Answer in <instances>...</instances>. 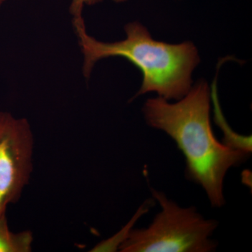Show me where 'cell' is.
Masks as SVG:
<instances>
[{
  "label": "cell",
  "instance_id": "cell-1",
  "mask_svg": "<svg viewBox=\"0 0 252 252\" xmlns=\"http://www.w3.org/2000/svg\"><path fill=\"white\" fill-rule=\"evenodd\" d=\"M210 98L208 84L200 81L177 102L150 98L142 111L148 126L171 137L185 156L187 178L203 189L212 207L220 208L225 203V176L250 154L217 140L210 122Z\"/></svg>",
  "mask_w": 252,
  "mask_h": 252
},
{
  "label": "cell",
  "instance_id": "cell-8",
  "mask_svg": "<svg viewBox=\"0 0 252 252\" xmlns=\"http://www.w3.org/2000/svg\"><path fill=\"white\" fill-rule=\"evenodd\" d=\"M102 0H72L69 6V13L72 18L82 17L84 8L86 6H93L100 2Z\"/></svg>",
  "mask_w": 252,
  "mask_h": 252
},
{
  "label": "cell",
  "instance_id": "cell-2",
  "mask_svg": "<svg viewBox=\"0 0 252 252\" xmlns=\"http://www.w3.org/2000/svg\"><path fill=\"white\" fill-rule=\"evenodd\" d=\"M73 26L83 54V74L89 77L96 63L111 57L128 60L140 69L142 86L133 98L148 93L171 100L182 99L192 88V73L200 63L191 41L172 44L156 40L139 22L125 26L126 39L103 42L91 36L82 17L73 18Z\"/></svg>",
  "mask_w": 252,
  "mask_h": 252
},
{
  "label": "cell",
  "instance_id": "cell-9",
  "mask_svg": "<svg viewBox=\"0 0 252 252\" xmlns=\"http://www.w3.org/2000/svg\"><path fill=\"white\" fill-rule=\"evenodd\" d=\"M113 1H115L117 3H122L124 2V1H127V0H113Z\"/></svg>",
  "mask_w": 252,
  "mask_h": 252
},
{
  "label": "cell",
  "instance_id": "cell-4",
  "mask_svg": "<svg viewBox=\"0 0 252 252\" xmlns=\"http://www.w3.org/2000/svg\"><path fill=\"white\" fill-rule=\"evenodd\" d=\"M34 138L30 122L0 112V217L17 203L33 171Z\"/></svg>",
  "mask_w": 252,
  "mask_h": 252
},
{
  "label": "cell",
  "instance_id": "cell-10",
  "mask_svg": "<svg viewBox=\"0 0 252 252\" xmlns=\"http://www.w3.org/2000/svg\"><path fill=\"white\" fill-rule=\"evenodd\" d=\"M6 1V0H0V8H1V6H2V4H4Z\"/></svg>",
  "mask_w": 252,
  "mask_h": 252
},
{
  "label": "cell",
  "instance_id": "cell-7",
  "mask_svg": "<svg viewBox=\"0 0 252 252\" xmlns=\"http://www.w3.org/2000/svg\"><path fill=\"white\" fill-rule=\"evenodd\" d=\"M155 204V200L154 198L149 199L144 201L138 210L135 212L130 220L120 230L112 235L110 238L102 240L100 243L94 245V248L89 250L91 252H119V248L126 239L130 235L131 230L133 229L134 225L137 223V220L141 217L149 212L151 207Z\"/></svg>",
  "mask_w": 252,
  "mask_h": 252
},
{
  "label": "cell",
  "instance_id": "cell-6",
  "mask_svg": "<svg viewBox=\"0 0 252 252\" xmlns=\"http://www.w3.org/2000/svg\"><path fill=\"white\" fill-rule=\"evenodd\" d=\"M33 240L31 230L14 233L10 230L6 215L0 217V252H31Z\"/></svg>",
  "mask_w": 252,
  "mask_h": 252
},
{
  "label": "cell",
  "instance_id": "cell-5",
  "mask_svg": "<svg viewBox=\"0 0 252 252\" xmlns=\"http://www.w3.org/2000/svg\"><path fill=\"white\" fill-rule=\"evenodd\" d=\"M211 97L214 106H215V123H217V125L219 126L223 133L222 142L230 148L251 154L252 151V136L239 135L230 128L222 114L221 109H220V104H219L218 97H217L216 86L215 85H213V87H212Z\"/></svg>",
  "mask_w": 252,
  "mask_h": 252
},
{
  "label": "cell",
  "instance_id": "cell-3",
  "mask_svg": "<svg viewBox=\"0 0 252 252\" xmlns=\"http://www.w3.org/2000/svg\"><path fill=\"white\" fill-rule=\"evenodd\" d=\"M161 210L146 228H133L121 245V252H212V238L219 222L206 219L195 207H182L166 194L151 188Z\"/></svg>",
  "mask_w": 252,
  "mask_h": 252
}]
</instances>
